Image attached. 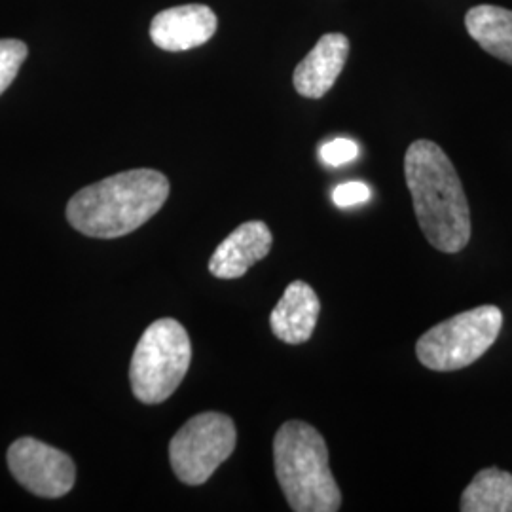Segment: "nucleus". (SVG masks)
I'll return each mask as SVG.
<instances>
[{
  "label": "nucleus",
  "mask_w": 512,
  "mask_h": 512,
  "mask_svg": "<svg viewBox=\"0 0 512 512\" xmlns=\"http://www.w3.org/2000/svg\"><path fill=\"white\" fill-rule=\"evenodd\" d=\"M236 442V425L226 414H198L186 421L169 442L173 473L188 486H202L232 456Z\"/></svg>",
  "instance_id": "423d86ee"
},
{
  "label": "nucleus",
  "mask_w": 512,
  "mask_h": 512,
  "mask_svg": "<svg viewBox=\"0 0 512 512\" xmlns=\"http://www.w3.org/2000/svg\"><path fill=\"white\" fill-rule=\"evenodd\" d=\"M319 311L321 302L310 285L306 281H293L270 315L275 338L291 346L308 342L317 325Z\"/></svg>",
  "instance_id": "9b49d317"
},
{
  "label": "nucleus",
  "mask_w": 512,
  "mask_h": 512,
  "mask_svg": "<svg viewBox=\"0 0 512 512\" xmlns=\"http://www.w3.org/2000/svg\"><path fill=\"white\" fill-rule=\"evenodd\" d=\"M349 46V38L342 33H327L319 38L294 69V90L308 99L325 97L346 67Z\"/></svg>",
  "instance_id": "1a4fd4ad"
},
{
  "label": "nucleus",
  "mask_w": 512,
  "mask_h": 512,
  "mask_svg": "<svg viewBox=\"0 0 512 512\" xmlns=\"http://www.w3.org/2000/svg\"><path fill=\"white\" fill-rule=\"evenodd\" d=\"M463 512H512V475L501 469H482L461 495Z\"/></svg>",
  "instance_id": "ddd939ff"
},
{
  "label": "nucleus",
  "mask_w": 512,
  "mask_h": 512,
  "mask_svg": "<svg viewBox=\"0 0 512 512\" xmlns=\"http://www.w3.org/2000/svg\"><path fill=\"white\" fill-rule=\"evenodd\" d=\"M465 27L484 52L512 65V10L480 4L467 12Z\"/></svg>",
  "instance_id": "f8f14e48"
},
{
  "label": "nucleus",
  "mask_w": 512,
  "mask_h": 512,
  "mask_svg": "<svg viewBox=\"0 0 512 512\" xmlns=\"http://www.w3.org/2000/svg\"><path fill=\"white\" fill-rule=\"evenodd\" d=\"M501 327L503 313L497 306H478L427 330L416 344V355L429 370H461L494 346Z\"/></svg>",
  "instance_id": "39448f33"
},
{
  "label": "nucleus",
  "mask_w": 512,
  "mask_h": 512,
  "mask_svg": "<svg viewBox=\"0 0 512 512\" xmlns=\"http://www.w3.org/2000/svg\"><path fill=\"white\" fill-rule=\"evenodd\" d=\"M274 467L293 511H340L342 494L330 473L329 448L313 425L291 420L279 427L274 439Z\"/></svg>",
  "instance_id": "7ed1b4c3"
},
{
  "label": "nucleus",
  "mask_w": 512,
  "mask_h": 512,
  "mask_svg": "<svg viewBox=\"0 0 512 512\" xmlns=\"http://www.w3.org/2000/svg\"><path fill=\"white\" fill-rule=\"evenodd\" d=\"M370 200V188L365 183L353 181V183H344L334 188L332 192V202L336 203L342 209L355 207Z\"/></svg>",
  "instance_id": "dca6fc26"
},
{
  "label": "nucleus",
  "mask_w": 512,
  "mask_h": 512,
  "mask_svg": "<svg viewBox=\"0 0 512 512\" xmlns=\"http://www.w3.org/2000/svg\"><path fill=\"white\" fill-rule=\"evenodd\" d=\"M272 243L274 238L268 224L249 220L220 243L209 260V272L219 279L243 277L251 266L270 255Z\"/></svg>",
  "instance_id": "9d476101"
},
{
  "label": "nucleus",
  "mask_w": 512,
  "mask_h": 512,
  "mask_svg": "<svg viewBox=\"0 0 512 512\" xmlns=\"http://www.w3.org/2000/svg\"><path fill=\"white\" fill-rule=\"evenodd\" d=\"M219 19L205 4H184L156 14L150 23L152 42L165 52L198 48L215 37Z\"/></svg>",
  "instance_id": "6e6552de"
},
{
  "label": "nucleus",
  "mask_w": 512,
  "mask_h": 512,
  "mask_svg": "<svg viewBox=\"0 0 512 512\" xmlns=\"http://www.w3.org/2000/svg\"><path fill=\"white\" fill-rule=\"evenodd\" d=\"M319 156L323 164L329 167H340L353 162L359 156V147L351 139H332L321 147Z\"/></svg>",
  "instance_id": "2eb2a0df"
},
{
  "label": "nucleus",
  "mask_w": 512,
  "mask_h": 512,
  "mask_svg": "<svg viewBox=\"0 0 512 512\" xmlns=\"http://www.w3.org/2000/svg\"><path fill=\"white\" fill-rule=\"evenodd\" d=\"M192 344L175 319H158L148 327L131 357L129 380L135 399L145 404L167 401L188 372Z\"/></svg>",
  "instance_id": "20e7f679"
},
{
  "label": "nucleus",
  "mask_w": 512,
  "mask_h": 512,
  "mask_svg": "<svg viewBox=\"0 0 512 512\" xmlns=\"http://www.w3.org/2000/svg\"><path fill=\"white\" fill-rule=\"evenodd\" d=\"M29 48L25 42L14 38L0 40V95L16 80L23 61L27 59Z\"/></svg>",
  "instance_id": "4468645a"
},
{
  "label": "nucleus",
  "mask_w": 512,
  "mask_h": 512,
  "mask_svg": "<svg viewBox=\"0 0 512 512\" xmlns=\"http://www.w3.org/2000/svg\"><path fill=\"white\" fill-rule=\"evenodd\" d=\"M404 177L425 239L442 253H459L471 239V211L458 171L433 141L412 143Z\"/></svg>",
  "instance_id": "f257e3e1"
},
{
  "label": "nucleus",
  "mask_w": 512,
  "mask_h": 512,
  "mask_svg": "<svg viewBox=\"0 0 512 512\" xmlns=\"http://www.w3.org/2000/svg\"><path fill=\"white\" fill-rule=\"evenodd\" d=\"M10 473L31 494L57 499L69 494L76 482V467L69 454L31 437L8 448Z\"/></svg>",
  "instance_id": "0eeeda50"
},
{
  "label": "nucleus",
  "mask_w": 512,
  "mask_h": 512,
  "mask_svg": "<svg viewBox=\"0 0 512 512\" xmlns=\"http://www.w3.org/2000/svg\"><path fill=\"white\" fill-rule=\"evenodd\" d=\"M169 198V181L154 169H131L74 194L67 219L90 238L128 236L152 219Z\"/></svg>",
  "instance_id": "f03ea898"
}]
</instances>
